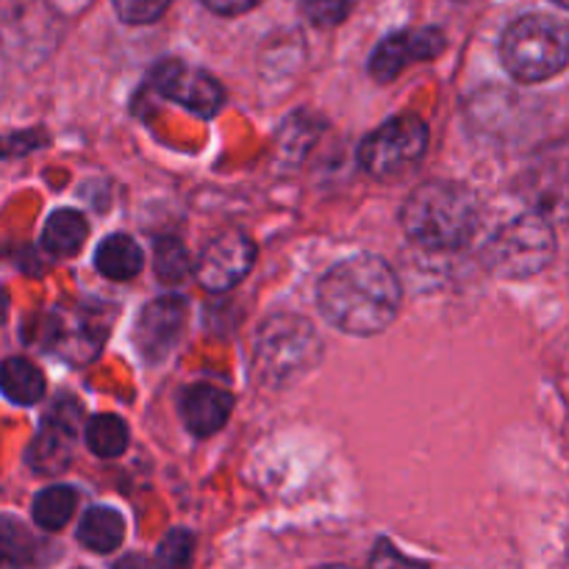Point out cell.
Here are the masks:
<instances>
[{
  "label": "cell",
  "instance_id": "obj_1",
  "mask_svg": "<svg viewBox=\"0 0 569 569\" xmlns=\"http://www.w3.org/2000/svg\"><path fill=\"white\" fill-rule=\"evenodd\" d=\"M317 303L333 328L353 337L381 333L400 306V281L381 256H350L322 276Z\"/></svg>",
  "mask_w": 569,
  "mask_h": 569
},
{
  "label": "cell",
  "instance_id": "obj_2",
  "mask_svg": "<svg viewBox=\"0 0 569 569\" xmlns=\"http://www.w3.org/2000/svg\"><path fill=\"white\" fill-rule=\"evenodd\" d=\"M481 206L456 181H428L400 209L406 237L426 250H459L476 237Z\"/></svg>",
  "mask_w": 569,
  "mask_h": 569
},
{
  "label": "cell",
  "instance_id": "obj_3",
  "mask_svg": "<svg viewBox=\"0 0 569 569\" xmlns=\"http://www.w3.org/2000/svg\"><path fill=\"white\" fill-rule=\"evenodd\" d=\"M322 361V339L298 315H272L256 333L253 372L267 389L292 387Z\"/></svg>",
  "mask_w": 569,
  "mask_h": 569
},
{
  "label": "cell",
  "instance_id": "obj_4",
  "mask_svg": "<svg viewBox=\"0 0 569 569\" xmlns=\"http://www.w3.org/2000/svg\"><path fill=\"white\" fill-rule=\"evenodd\" d=\"M567 26L545 14L520 17L500 39L503 67L522 83H539L559 76L567 64Z\"/></svg>",
  "mask_w": 569,
  "mask_h": 569
},
{
  "label": "cell",
  "instance_id": "obj_5",
  "mask_svg": "<svg viewBox=\"0 0 569 569\" xmlns=\"http://www.w3.org/2000/svg\"><path fill=\"white\" fill-rule=\"evenodd\" d=\"M553 259V231L542 217H517L500 228L483 250V264L503 278H526Z\"/></svg>",
  "mask_w": 569,
  "mask_h": 569
},
{
  "label": "cell",
  "instance_id": "obj_6",
  "mask_svg": "<svg viewBox=\"0 0 569 569\" xmlns=\"http://www.w3.org/2000/svg\"><path fill=\"white\" fill-rule=\"evenodd\" d=\"M428 148V126L415 114H400L383 122L361 142L359 164L372 178H398L420 164Z\"/></svg>",
  "mask_w": 569,
  "mask_h": 569
},
{
  "label": "cell",
  "instance_id": "obj_7",
  "mask_svg": "<svg viewBox=\"0 0 569 569\" xmlns=\"http://www.w3.org/2000/svg\"><path fill=\"white\" fill-rule=\"evenodd\" d=\"M78 417L81 409L72 398H61L50 406L44 415L42 428L33 437L31 448H28V465L39 476H59L67 470L76 453V445L81 431H78Z\"/></svg>",
  "mask_w": 569,
  "mask_h": 569
},
{
  "label": "cell",
  "instance_id": "obj_8",
  "mask_svg": "<svg viewBox=\"0 0 569 569\" xmlns=\"http://www.w3.org/2000/svg\"><path fill=\"white\" fill-rule=\"evenodd\" d=\"M150 83L159 89L164 98L187 106L200 117H214L226 103V89L209 76L206 70L192 64H183L178 59H164L150 70Z\"/></svg>",
  "mask_w": 569,
  "mask_h": 569
},
{
  "label": "cell",
  "instance_id": "obj_9",
  "mask_svg": "<svg viewBox=\"0 0 569 569\" xmlns=\"http://www.w3.org/2000/svg\"><path fill=\"white\" fill-rule=\"evenodd\" d=\"M256 261V244L248 233L226 231L211 239L194 261V278L206 292H228L250 272Z\"/></svg>",
  "mask_w": 569,
  "mask_h": 569
},
{
  "label": "cell",
  "instance_id": "obj_10",
  "mask_svg": "<svg viewBox=\"0 0 569 569\" xmlns=\"http://www.w3.org/2000/svg\"><path fill=\"white\" fill-rule=\"evenodd\" d=\"M187 300L183 298H159L148 303L139 315L137 328H133V339L142 353V359L161 361L176 350L181 342L183 328H187Z\"/></svg>",
  "mask_w": 569,
  "mask_h": 569
},
{
  "label": "cell",
  "instance_id": "obj_11",
  "mask_svg": "<svg viewBox=\"0 0 569 569\" xmlns=\"http://www.w3.org/2000/svg\"><path fill=\"white\" fill-rule=\"evenodd\" d=\"M445 50V33L439 28H409L389 33L370 56V72L376 81L387 83L398 78L411 61L433 59Z\"/></svg>",
  "mask_w": 569,
  "mask_h": 569
},
{
  "label": "cell",
  "instance_id": "obj_12",
  "mask_svg": "<svg viewBox=\"0 0 569 569\" xmlns=\"http://www.w3.org/2000/svg\"><path fill=\"white\" fill-rule=\"evenodd\" d=\"M53 353L67 356L70 361H89L98 356L100 342L106 339V322L92 309L56 311L48 326Z\"/></svg>",
  "mask_w": 569,
  "mask_h": 569
},
{
  "label": "cell",
  "instance_id": "obj_13",
  "mask_svg": "<svg viewBox=\"0 0 569 569\" xmlns=\"http://www.w3.org/2000/svg\"><path fill=\"white\" fill-rule=\"evenodd\" d=\"M233 411V398L226 389L214 383H192L181 395V417L183 426L198 439L211 437L228 422Z\"/></svg>",
  "mask_w": 569,
  "mask_h": 569
},
{
  "label": "cell",
  "instance_id": "obj_14",
  "mask_svg": "<svg viewBox=\"0 0 569 569\" xmlns=\"http://www.w3.org/2000/svg\"><path fill=\"white\" fill-rule=\"evenodd\" d=\"M144 264L142 248L128 233H111L94 253V267L109 281H131Z\"/></svg>",
  "mask_w": 569,
  "mask_h": 569
},
{
  "label": "cell",
  "instance_id": "obj_15",
  "mask_svg": "<svg viewBox=\"0 0 569 569\" xmlns=\"http://www.w3.org/2000/svg\"><path fill=\"white\" fill-rule=\"evenodd\" d=\"M126 539V520L117 509L109 506H94L81 517L78 526V542L89 548L92 553H111Z\"/></svg>",
  "mask_w": 569,
  "mask_h": 569
},
{
  "label": "cell",
  "instance_id": "obj_16",
  "mask_svg": "<svg viewBox=\"0 0 569 569\" xmlns=\"http://www.w3.org/2000/svg\"><path fill=\"white\" fill-rule=\"evenodd\" d=\"M87 233L89 226L87 220H83L81 211L61 209L53 211V214L48 217V222H44L42 244L48 248V253L59 256V259H70V256H76L78 250L83 248Z\"/></svg>",
  "mask_w": 569,
  "mask_h": 569
},
{
  "label": "cell",
  "instance_id": "obj_17",
  "mask_svg": "<svg viewBox=\"0 0 569 569\" xmlns=\"http://www.w3.org/2000/svg\"><path fill=\"white\" fill-rule=\"evenodd\" d=\"M0 392L17 406H33L44 395V376L28 359H6L0 365Z\"/></svg>",
  "mask_w": 569,
  "mask_h": 569
},
{
  "label": "cell",
  "instance_id": "obj_18",
  "mask_svg": "<svg viewBox=\"0 0 569 569\" xmlns=\"http://www.w3.org/2000/svg\"><path fill=\"white\" fill-rule=\"evenodd\" d=\"M78 506L76 489L70 487H48L33 498V522L42 531H61L70 522L72 511Z\"/></svg>",
  "mask_w": 569,
  "mask_h": 569
},
{
  "label": "cell",
  "instance_id": "obj_19",
  "mask_svg": "<svg viewBox=\"0 0 569 569\" xmlns=\"http://www.w3.org/2000/svg\"><path fill=\"white\" fill-rule=\"evenodd\" d=\"M37 556V542L14 517H0V569H26Z\"/></svg>",
  "mask_w": 569,
  "mask_h": 569
},
{
  "label": "cell",
  "instance_id": "obj_20",
  "mask_svg": "<svg viewBox=\"0 0 569 569\" xmlns=\"http://www.w3.org/2000/svg\"><path fill=\"white\" fill-rule=\"evenodd\" d=\"M87 445L100 459H117L128 448V428L117 415H98L87 422Z\"/></svg>",
  "mask_w": 569,
  "mask_h": 569
},
{
  "label": "cell",
  "instance_id": "obj_21",
  "mask_svg": "<svg viewBox=\"0 0 569 569\" xmlns=\"http://www.w3.org/2000/svg\"><path fill=\"white\" fill-rule=\"evenodd\" d=\"M153 270L164 283H178V281H183L189 272H192V259H189V253H187V248L181 244V239L164 237L156 242Z\"/></svg>",
  "mask_w": 569,
  "mask_h": 569
},
{
  "label": "cell",
  "instance_id": "obj_22",
  "mask_svg": "<svg viewBox=\"0 0 569 569\" xmlns=\"http://www.w3.org/2000/svg\"><path fill=\"white\" fill-rule=\"evenodd\" d=\"M194 537L187 528H172L159 545V567L161 569H192Z\"/></svg>",
  "mask_w": 569,
  "mask_h": 569
},
{
  "label": "cell",
  "instance_id": "obj_23",
  "mask_svg": "<svg viewBox=\"0 0 569 569\" xmlns=\"http://www.w3.org/2000/svg\"><path fill=\"white\" fill-rule=\"evenodd\" d=\"M300 6H303V14L309 17L315 26L331 28L348 20L356 0H300Z\"/></svg>",
  "mask_w": 569,
  "mask_h": 569
},
{
  "label": "cell",
  "instance_id": "obj_24",
  "mask_svg": "<svg viewBox=\"0 0 569 569\" xmlns=\"http://www.w3.org/2000/svg\"><path fill=\"white\" fill-rule=\"evenodd\" d=\"M170 3L172 0H114V9L128 26H148L159 20L170 9Z\"/></svg>",
  "mask_w": 569,
  "mask_h": 569
},
{
  "label": "cell",
  "instance_id": "obj_25",
  "mask_svg": "<svg viewBox=\"0 0 569 569\" xmlns=\"http://www.w3.org/2000/svg\"><path fill=\"white\" fill-rule=\"evenodd\" d=\"M370 569H428V565H422V561L417 559H409V556L400 553L392 542L381 539L370 556Z\"/></svg>",
  "mask_w": 569,
  "mask_h": 569
},
{
  "label": "cell",
  "instance_id": "obj_26",
  "mask_svg": "<svg viewBox=\"0 0 569 569\" xmlns=\"http://www.w3.org/2000/svg\"><path fill=\"white\" fill-rule=\"evenodd\" d=\"M206 6H209L214 14H222V17H239L244 14V11L256 9V6L261 3V0H203Z\"/></svg>",
  "mask_w": 569,
  "mask_h": 569
},
{
  "label": "cell",
  "instance_id": "obj_27",
  "mask_svg": "<svg viewBox=\"0 0 569 569\" xmlns=\"http://www.w3.org/2000/svg\"><path fill=\"white\" fill-rule=\"evenodd\" d=\"M114 569H153V565H150L148 559H144V556H126V559H120L117 561V567Z\"/></svg>",
  "mask_w": 569,
  "mask_h": 569
},
{
  "label": "cell",
  "instance_id": "obj_28",
  "mask_svg": "<svg viewBox=\"0 0 569 569\" xmlns=\"http://www.w3.org/2000/svg\"><path fill=\"white\" fill-rule=\"evenodd\" d=\"M6 315H9V292L0 287V322L6 320Z\"/></svg>",
  "mask_w": 569,
  "mask_h": 569
},
{
  "label": "cell",
  "instance_id": "obj_29",
  "mask_svg": "<svg viewBox=\"0 0 569 569\" xmlns=\"http://www.w3.org/2000/svg\"><path fill=\"white\" fill-rule=\"evenodd\" d=\"M553 3H556V6H561V9H565V6L569 3V0H553Z\"/></svg>",
  "mask_w": 569,
  "mask_h": 569
},
{
  "label": "cell",
  "instance_id": "obj_30",
  "mask_svg": "<svg viewBox=\"0 0 569 569\" xmlns=\"http://www.w3.org/2000/svg\"><path fill=\"white\" fill-rule=\"evenodd\" d=\"M320 569H348V567H320Z\"/></svg>",
  "mask_w": 569,
  "mask_h": 569
}]
</instances>
